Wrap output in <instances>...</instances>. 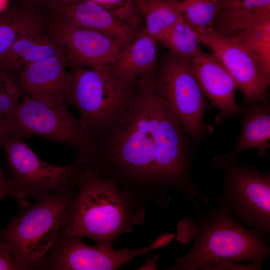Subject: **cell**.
Instances as JSON below:
<instances>
[{
  "label": "cell",
  "instance_id": "cell-1",
  "mask_svg": "<svg viewBox=\"0 0 270 270\" xmlns=\"http://www.w3.org/2000/svg\"><path fill=\"white\" fill-rule=\"evenodd\" d=\"M82 166L112 182L143 206L150 202L160 209L170 204L172 196L160 174L144 76L138 80L128 104L92 142Z\"/></svg>",
  "mask_w": 270,
  "mask_h": 270
},
{
  "label": "cell",
  "instance_id": "cell-2",
  "mask_svg": "<svg viewBox=\"0 0 270 270\" xmlns=\"http://www.w3.org/2000/svg\"><path fill=\"white\" fill-rule=\"evenodd\" d=\"M144 206L112 182L84 169L69 204L62 234L89 238L106 247L144 222Z\"/></svg>",
  "mask_w": 270,
  "mask_h": 270
},
{
  "label": "cell",
  "instance_id": "cell-3",
  "mask_svg": "<svg viewBox=\"0 0 270 270\" xmlns=\"http://www.w3.org/2000/svg\"><path fill=\"white\" fill-rule=\"evenodd\" d=\"M193 244L185 255L176 257L168 270H209L231 262L264 261L270 248L256 230L244 226L224 204L203 213L196 210Z\"/></svg>",
  "mask_w": 270,
  "mask_h": 270
},
{
  "label": "cell",
  "instance_id": "cell-4",
  "mask_svg": "<svg viewBox=\"0 0 270 270\" xmlns=\"http://www.w3.org/2000/svg\"><path fill=\"white\" fill-rule=\"evenodd\" d=\"M148 81L157 160L164 186L170 194L174 190L184 193L194 208L199 206V200L208 204V199L198 190L191 176L196 143L158 92L155 76H149Z\"/></svg>",
  "mask_w": 270,
  "mask_h": 270
},
{
  "label": "cell",
  "instance_id": "cell-5",
  "mask_svg": "<svg viewBox=\"0 0 270 270\" xmlns=\"http://www.w3.org/2000/svg\"><path fill=\"white\" fill-rule=\"evenodd\" d=\"M71 67L64 98L67 104L78 110L84 135L90 146L130 102L135 86L126 87L106 66L91 68Z\"/></svg>",
  "mask_w": 270,
  "mask_h": 270
},
{
  "label": "cell",
  "instance_id": "cell-6",
  "mask_svg": "<svg viewBox=\"0 0 270 270\" xmlns=\"http://www.w3.org/2000/svg\"><path fill=\"white\" fill-rule=\"evenodd\" d=\"M76 188L57 192L25 208L3 230L0 238L10 246L23 270L41 264L61 234L68 207Z\"/></svg>",
  "mask_w": 270,
  "mask_h": 270
},
{
  "label": "cell",
  "instance_id": "cell-7",
  "mask_svg": "<svg viewBox=\"0 0 270 270\" xmlns=\"http://www.w3.org/2000/svg\"><path fill=\"white\" fill-rule=\"evenodd\" d=\"M212 166L223 174V193L216 201L226 206L246 227L270 241V172L246 164L238 166L230 154H218Z\"/></svg>",
  "mask_w": 270,
  "mask_h": 270
},
{
  "label": "cell",
  "instance_id": "cell-8",
  "mask_svg": "<svg viewBox=\"0 0 270 270\" xmlns=\"http://www.w3.org/2000/svg\"><path fill=\"white\" fill-rule=\"evenodd\" d=\"M16 136H40L70 146L80 163L90 149L80 120L69 110L64 99L24 96L6 118Z\"/></svg>",
  "mask_w": 270,
  "mask_h": 270
},
{
  "label": "cell",
  "instance_id": "cell-9",
  "mask_svg": "<svg viewBox=\"0 0 270 270\" xmlns=\"http://www.w3.org/2000/svg\"><path fill=\"white\" fill-rule=\"evenodd\" d=\"M2 146L10 173L9 180L24 200H38L77 188L84 168L76 160L66 166L52 165L38 157L18 136H7Z\"/></svg>",
  "mask_w": 270,
  "mask_h": 270
},
{
  "label": "cell",
  "instance_id": "cell-10",
  "mask_svg": "<svg viewBox=\"0 0 270 270\" xmlns=\"http://www.w3.org/2000/svg\"><path fill=\"white\" fill-rule=\"evenodd\" d=\"M192 60L169 52L157 70L156 84L188 135L198 143L212 135L214 130L204 121L212 106L194 75Z\"/></svg>",
  "mask_w": 270,
  "mask_h": 270
},
{
  "label": "cell",
  "instance_id": "cell-11",
  "mask_svg": "<svg viewBox=\"0 0 270 270\" xmlns=\"http://www.w3.org/2000/svg\"><path fill=\"white\" fill-rule=\"evenodd\" d=\"M59 236L50 250L47 268L58 270H113L130 260L165 246L175 237L166 232L148 246L120 250L112 246H91L76 237Z\"/></svg>",
  "mask_w": 270,
  "mask_h": 270
},
{
  "label": "cell",
  "instance_id": "cell-12",
  "mask_svg": "<svg viewBox=\"0 0 270 270\" xmlns=\"http://www.w3.org/2000/svg\"><path fill=\"white\" fill-rule=\"evenodd\" d=\"M201 40L232 76L244 104L269 100L267 91L270 76L242 45L232 36L212 29L201 34Z\"/></svg>",
  "mask_w": 270,
  "mask_h": 270
},
{
  "label": "cell",
  "instance_id": "cell-13",
  "mask_svg": "<svg viewBox=\"0 0 270 270\" xmlns=\"http://www.w3.org/2000/svg\"><path fill=\"white\" fill-rule=\"evenodd\" d=\"M50 16V30L63 44L68 66L90 68L108 66L114 62L124 47L102 33Z\"/></svg>",
  "mask_w": 270,
  "mask_h": 270
},
{
  "label": "cell",
  "instance_id": "cell-14",
  "mask_svg": "<svg viewBox=\"0 0 270 270\" xmlns=\"http://www.w3.org/2000/svg\"><path fill=\"white\" fill-rule=\"evenodd\" d=\"M194 75L203 94L218 113L215 122L219 126L239 113L235 100L236 84L232 76L212 52L202 50L192 60Z\"/></svg>",
  "mask_w": 270,
  "mask_h": 270
},
{
  "label": "cell",
  "instance_id": "cell-15",
  "mask_svg": "<svg viewBox=\"0 0 270 270\" xmlns=\"http://www.w3.org/2000/svg\"><path fill=\"white\" fill-rule=\"evenodd\" d=\"M48 11L52 17L102 33L124 46L136 33V29L122 22L92 0H77L66 4L53 2Z\"/></svg>",
  "mask_w": 270,
  "mask_h": 270
},
{
  "label": "cell",
  "instance_id": "cell-16",
  "mask_svg": "<svg viewBox=\"0 0 270 270\" xmlns=\"http://www.w3.org/2000/svg\"><path fill=\"white\" fill-rule=\"evenodd\" d=\"M68 66L64 52L24 66L17 71L22 94L64 100Z\"/></svg>",
  "mask_w": 270,
  "mask_h": 270
},
{
  "label": "cell",
  "instance_id": "cell-17",
  "mask_svg": "<svg viewBox=\"0 0 270 270\" xmlns=\"http://www.w3.org/2000/svg\"><path fill=\"white\" fill-rule=\"evenodd\" d=\"M156 42L144 31L136 32L108 66L109 70L126 87L133 88L140 78L158 70Z\"/></svg>",
  "mask_w": 270,
  "mask_h": 270
},
{
  "label": "cell",
  "instance_id": "cell-18",
  "mask_svg": "<svg viewBox=\"0 0 270 270\" xmlns=\"http://www.w3.org/2000/svg\"><path fill=\"white\" fill-rule=\"evenodd\" d=\"M48 12L27 0H19L0 13V58L19 38L34 32L50 30Z\"/></svg>",
  "mask_w": 270,
  "mask_h": 270
},
{
  "label": "cell",
  "instance_id": "cell-19",
  "mask_svg": "<svg viewBox=\"0 0 270 270\" xmlns=\"http://www.w3.org/2000/svg\"><path fill=\"white\" fill-rule=\"evenodd\" d=\"M240 106L242 128L230 156L234 158L242 151L256 149L259 155L266 157L270 148V104L269 100Z\"/></svg>",
  "mask_w": 270,
  "mask_h": 270
},
{
  "label": "cell",
  "instance_id": "cell-20",
  "mask_svg": "<svg viewBox=\"0 0 270 270\" xmlns=\"http://www.w3.org/2000/svg\"><path fill=\"white\" fill-rule=\"evenodd\" d=\"M270 18V0H218L213 28L234 34Z\"/></svg>",
  "mask_w": 270,
  "mask_h": 270
},
{
  "label": "cell",
  "instance_id": "cell-21",
  "mask_svg": "<svg viewBox=\"0 0 270 270\" xmlns=\"http://www.w3.org/2000/svg\"><path fill=\"white\" fill-rule=\"evenodd\" d=\"M64 52L57 36L50 30L34 32L18 40L0 58V67L18 71L30 64Z\"/></svg>",
  "mask_w": 270,
  "mask_h": 270
},
{
  "label": "cell",
  "instance_id": "cell-22",
  "mask_svg": "<svg viewBox=\"0 0 270 270\" xmlns=\"http://www.w3.org/2000/svg\"><path fill=\"white\" fill-rule=\"evenodd\" d=\"M139 10L144 20L143 31L156 41L183 17L178 0H144Z\"/></svg>",
  "mask_w": 270,
  "mask_h": 270
},
{
  "label": "cell",
  "instance_id": "cell-23",
  "mask_svg": "<svg viewBox=\"0 0 270 270\" xmlns=\"http://www.w3.org/2000/svg\"><path fill=\"white\" fill-rule=\"evenodd\" d=\"M176 56L193 58L202 50L201 34L182 17L157 40Z\"/></svg>",
  "mask_w": 270,
  "mask_h": 270
},
{
  "label": "cell",
  "instance_id": "cell-24",
  "mask_svg": "<svg viewBox=\"0 0 270 270\" xmlns=\"http://www.w3.org/2000/svg\"><path fill=\"white\" fill-rule=\"evenodd\" d=\"M255 58L270 76V20L263 22L232 35Z\"/></svg>",
  "mask_w": 270,
  "mask_h": 270
},
{
  "label": "cell",
  "instance_id": "cell-25",
  "mask_svg": "<svg viewBox=\"0 0 270 270\" xmlns=\"http://www.w3.org/2000/svg\"><path fill=\"white\" fill-rule=\"evenodd\" d=\"M183 18L200 34L212 29L218 10V0H182Z\"/></svg>",
  "mask_w": 270,
  "mask_h": 270
},
{
  "label": "cell",
  "instance_id": "cell-26",
  "mask_svg": "<svg viewBox=\"0 0 270 270\" xmlns=\"http://www.w3.org/2000/svg\"><path fill=\"white\" fill-rule=\"evenodd\" d=\"M16 72L0 67V118L6 119L12 112L22 95Z\"/></svg>",
  "mask_w": 270,
  "mask_h": 270
},
{
  "label": "cell",
  "instance_id": "cell-27",
  "mask_svg": "<svg viewBox=\"0 0 270 270\" xmlns=\"http://www.w3.org/2000/svg\"><path fill=\"white\" fill-rule=\"evenodd\" d=\"M120 20L136 29L142 23L140 11L133 0H92Z\"/></svg>",
  "mask_w": 270,
  "mask_h": 270
},
{
  "label": "cell",
  "instance_id": "cell-28",
  "mask_svg": "<svg viewBox=\"0 0 270 270\" xmlns=\"http://www.w3.org/2000/svg\"><path fill=\"white\" fill-rule=\"evenodd\" d=\"M6 197L15 198L23 208L28 206V201L23 198L14 188L9 179L4 176L0 167V200Z\"/></svg>",
  "mask_w": 270,
  "mask_h": 270
},
{
  "label": "cell",
  "instance_id": "cell-29",
  "mask_svg": "<svg viewBox=\"0 0 270 270\" xmlns=\"http://www.w3.org/2000/svg\"><path fill=\"white\" fill-rule=\"evenodd\" d=\"M23 270L14 258L8 245L0 240V270Z\"/></svg>",
  "mask_w": 270,
  "mask_h": 270
},
{
  "label": "cell",
  "instance_id": "cell-30",
  "mask_svg": "<svg viewBox=\"0 0 270 270\" xmlns=\"http://www.w3.org/2000/svg\"><path fill=\"white\" fill-rule=\"evenodd\" d=\"M264 261L251 262L249 264H238V262H231L211 268L210 270H260L262 269Z\"/></svg>",
  "mask_w": 270,
  "mask_h": 270
},
{
  "label": "cell",
  "instance_id": "cell-31",
  "mask_svg": "<svg viewBox=\"0 0 270 270\" xmlns=\"http://www.w3.org/2000/svg\"><path fill=\"white\" fill-rule=\"evenodd\" d=\"M11 135L16 136L8 121L6 119L0 118V146L5 138Z\"/></svg>",
  "mask_w": 270,
  "mask_h": 270
},
{
  "label": "cell",
  "instance_id": "cell-32",
  "mask_svg": "<svg viewBox=\"0 0 270 270\" xmlns=\"http://www.w3.org/2000/svg\"><path fill=\"white\" fill-rule=\"evenodd\" d=\"M36 6L48 11L54 0H27Z\"/></svg>",
  "mask_w": 270,
  "mask_h": 270
},
{
  "label": "cell",
  "instance_id": "cell-33",
  "mask_svg": "<svg viewBox=\"0 0 270 270\" xmlns=\"http://www.w3.org/2000/svg\"><path fill=\"white\" fill-rule=\"evenodd\" d=\"M8 0H0V13L6 9Z\"/></svg>",
  "mask_w": 270,
  "mask_h": 270
},
{
  "label": "cell",
  "instance_id": "cell-34",
  "mask_svg": "<svg viewBox=\"0 0 270 270\" xmlns=\"http://www.w3.org/2000/svg\"><path fill=\"white\" fill-rule=\"evenodd\" d=\"M136 3L138 4V6L139 8L144 2V0H136Z\"/></svg>",
  "mask_w": 270,
  "mask_h": 270
}]
</instances>
